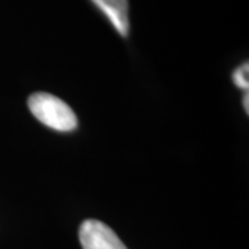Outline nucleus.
Here are the masks:
<instances>
[{"label":"nucleus","instance_id":"f257e3e1","mask_svg":"<svg viewBox=\"0 0 249 249\" xmlns=\"http://www.w3.org/2000/svg\"><path fill=\"white\" fill-rule=\"evenodd\" d=\"M32 115L42 124L58 132H72L78 126V118L65 101L50 93H34L28 100Z\"/></svg>","mask_w":249,"mask_h":249},{"label":"nucleus","instance_id":"f03ea898","mask_svg":"<svg viewBox=\"0 0 249 249\" xmlns=\"http://www.w3.org/2000/svg\"><path fill=\"white\" fill-rule=\"evenodd\" d=\"M83 249H127L115 231L100 220H85L79 229Z\"/></svg>","mask_w":249,"mask_h":249},{"label":"nucleus","instance_id":"7ed1b4c3","mask_svg":"<svg viewBox=\"0 0 249 249\" xmlns=\"http://www.w3.org/2000/svg\"><path fill=\"white\" fill-rule=\"evenodd\" d=\"M122 37L129 35V1L127 0H91Z\"/></svg>","mask_w":249,"mask_h":249},{"label":"nucleus","instance_id":"20e7f679","mask_svg":"<svg viewBox=\"0 0 249 249\" xmlns=\"http://www.w3.org/2000/svg\"><path fill=\"white\" fill-rule=\"evenodd\" d=\"M232 80L234 83L240 88L244 89L245 91H248L249 89V65L248 62L242 64L241 67H238L235 72L232 73Z\"/></svg>","mask_w":249,"mask_h":249},{"label":"nucleus","instance_id":"39448f33","mask_svg":"<svg viewBox=\"0 0 249 249\" xmlns=\"http://www.w3.org/2000/svg\"><path fill=\"white\" fill-rule=\"evenodd\" d=\"M242 104H244V107H245V111H247V114L249 112V97H248V91H245V97H244V101H242Z\"/></svg>","mask_w":249,"mask_h":249}]
</instances>
